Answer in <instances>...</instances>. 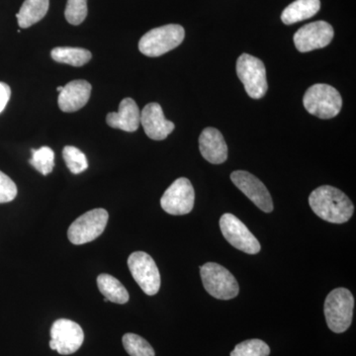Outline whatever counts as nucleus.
Returning a JSON list of instances; mask_svg holds the SVG:
<instances>
[{"label":"nucleus","mask_w":356,"mask_h":356,"mask_svg":"<svg viewBox=\"0 0 356 356\" xmlns=\"http://www.w3.org/2000/svg\"><path fill=\"white\" fill-rule=\"evenodd\" d=\"M63 158L70 172L74 175H79L88 170V163L86 154L77 147L67 146L63 151Z\"/></svg>","instance_id":"393cba45"},{"label":"nucleus","mask_w":356,"mask_h":356,"mask_svg":"<svg viewBox=\"0 0 356 356\" xmlns=\"http://www.w3.org/2000/svg\"><path fill=\"white\" fill-rule=\"evenodd\" d=\"M11 89L6 83H0V113L6 108L10 99Z\"/></svg>","instance_id":"cd10ccee"},{"label":"nucleus","mask_w":356,"mask_h":356,"mask_svg":"<svg viewBox=\"0 0 356 356\" xmlns=\"http://www.w3.org/2000/svg\"><path fill=\"white\" fill-rule=\"evenodd\" d=\"M128 266L134 280L147 295L154 296L161 288V274L153 257L144 252H135L129 257Z\"/></svg>","instance_id":"6e6552de"},{"label":"nucleus","mask_w":356,"mask_h":356,"mask_svg":"<svg viewBox=\"0 0 356 356\" xmlns=\"http://www.w3.org/2000/svg\"><path fill=\"white\" fill-rule=\"evenodd\" d=\"M236 74L250 98L261 99L266 95V70L259 58L243 54L236 60Z\"/></svg>","instance_id":"423d86ee"},{"label":"nucleus","mask_w":356,"mask_h":356,"mask_svg":"<svg viewBox=\"0 0 356 356\" xmlns=\"http://www.w3.org/2000/svg\"><path fill=\"white\" fill-rule=\"evenodd\" d=\"M195 202V192L189 179L180 177L163 193L161 199V208L168 214L181 216L189 214Z\"/></svg>","instance_id":"1a4fd4ad"},{"label":"nucleus","mask_w":356,"mask_h":356,"mask_svg":"<svg viewBox=\"0 0 356 356\" xmlns=\"http://www.w3.org/2000/svg\"><path fill=\"white\" fill-rule=\"evenodd\" d=\"M309 204L318 217L332 224H343L353 217L355 206L343 191L324 185L310 194Z\"/></svg>","instance_id":"f257e3e1"},{"label":"nucleus","mask_w":356,"mask_h":356,"mask_svg":"<svg viewBox=\"0 0 356 356\" xmlns=\"http://www.w3.org/2000/svg\"><path fill=\"white\" fill-rule=\"evenodd\" d=\"M106 122L110 127L125 132H135L140 125V111L132 98H125L119 104L118 112L107 115Z\"/></svg>","instance_id":"f3484780"},{"label":"nucleus","mask_w":356,"mask_h":356,"mask_svg":"<svg viewBox=\"0 0 356 356\" xmlns=\"http://www.w3.org/2000/svg\"><path fill=\"white\" fill-rule=\"evenodd\" d=\"M32 158L29 163L43 175H50L55 166V153L49 147H42L38 149H33Z\"/></svg>","instance_id":"4be33fe9"},{"label":"nucleus","mask_w":356,"mask_h":356,"mask_svg":"<svg viewBox=\"0 0 356 356\" xmlns=\"http://www.w3.org/2000/svg\"><path fill=\"white\" fill-rule=\"evenodd\" d=\"M91 84L83 79L70 81L58 95V107L65 113H72L86 106L90 98Z\"/></svg>","instance_id":"dca6fc26"},{"label":"nucleus","mask_w":356,"mask_h":356,"mask_svg":"<svg viewBox=\"0 0 356 356\" xmlns=\"http://www.w3.org/2000/svg\"><path fill=\"white\" fill-rule=\"evenodd\" d=\"M334 28L325 21H316L300 28L294 35V44L301 53L323 49L334 38Z\"/></svg>","instance_id":"f8f14e48"},{"label":"nucleus","mask_w":356,"mask_h":356,"mask_svg":"<svg viewBox=\"0 0 356 356\" xmlns=\"http://www.w3.org/2000/svg\"><path fill=\"white\" fill-rule=\"evenodd\" d=\"M199 149L203 158L213 165H221L228 159L226 140L215 128L204 129L199 137Z\"/></svg>","instance_id":"2eb2a0df"},{"label":"nucleus","mask_w":356,"mask_h":356,"mask_svg":"<svg viewBox=\"0 0 356 356\" xmlns=\"http://www.w3.org/2000/svg\"><path fill=\"white\" fill-rule=\"evenodd\" d=\"M51 58L60 64H67L72 67H83L91 60L90 51L83 48H70L58 47L51 53Z\"/></svg>","instance_id":"412c9836"},{"label":"nucleus","mask_w":356,"mask_h":356,"mask_svg":"<svg viewBox=\"0 0 356 356\" xmlns=\"http://www.w3.org/2000/svg\"><path fill=\"white\" fill-rule=\"evenodd\" d=\"M303 104L307 111L314 116L332 119L341 112L343 98L339 91L329 84H314L306 91Z\"/></svg>","instance_id":"20e7f679"},{"label":"nucleus","mask_w":356,"mask_h":356,"mask_svg":"<svg viewBox=\"0 0 356 356\" xmlns=\"http://www.w3.org/2000/svg\"><path fill=\"white\" fill-rule=\"evenodd\" d=\"M98 289L104 298L116 304H126L130 295L124 285L117 278L109 274H100L97 277Z\"/></svg>","instance_id":"aec40b11"},{"label":"nucleus","mask_w":356,"mask_h":356,"mask_svg":"<svg viewBox=\"0 0 356 356\" xmlns=\"http://www.w3.org/2000/svg\"><path fill=\"white\" fill-rule=\"evenodd\" d=\"M270 348L268 344L261 339H248L243 343L236 344L231 353V356H268Z\"/></svg>","instance_id":"b1692460"},{"label":"nucleus","mask_w":356,"mask_h":356,"mask_svg":"<svg viewBox=\"0 0 356 356\" xmlns=\"http://www.w3.org/2000/svg\"><path fill=\"white\" fill-rule=\"evenodd\" d=\"M109 214L102 208L84 213L70 225L67 236L74 245H84L96 240L107 226Z\"/></svg>","instance_id":"0eeeda50"},{"label":"nucleus","mask_w":356,"mask_h":356,"mask_svg":"<svg viewBox=\"0 0 356 356\" xmlns=\"http://www.w3.org/2000/svg\"><path fill=\"white\" fill-rule=\"evenodd\" d=\"M355 298L346 288H337L325 298L324 312L327 327L331 331L341 334L353 322Z\"/></svg>","instance_id":"f03ea898"},{"label":"nucleus","mask_w":356,"mask_h":356,"mask_svg":"<svg viewBox=\"0 0 356 356\" xmlns=\"http://www.w3.org/2000/svg\"><path fill=\"white\" fill-rule=\"evenodd\" d=\"M220 229L229 245L248 254L261 252V243L238 217L226 213L220 219Z\"/></svg>","instance_id":"9d476101"},{"label":"nucleus","mask_w":356,"mask_h":356,"mask_svg":"<svg viewBox=\"0 0 356 356\" xmlns=\"http://www.w3.org/2000/svg\"><path fill=\"white\" fill-rule=\"evenodd\" d=\"M17 195V186L6 173L0 172V204L13 201Z\"/></svg>","instance_id":"bb28decb"},{"label":"nucleus","mask_w":356,"mask_h":356,"mask_svg":"<svg viewBox=\"0 0 356 356\" xmlns=\"http://www.w3.org/2000/svg\"><path fill=\"white\" fill-rule=\"evenodd\" d=\"M184 28L168 24L154 28L146 33L139 42V50L147 57L156 58L177 48L184 42Z\"/></svg>","instance_id":"7ed1b4c3"},{"label":"nucleus","mask_w":356,"mask_h":356,"mask_svg":"<svg viewBox=\"0 0 356 356\" xmlns=\"http://www.w3.org/2000/svg\"><path fill=\"white\" fill-rule=\"evenodd\" d=\"M140 124L147 137L154 140H163L175 130V124L168 121L159 103H149L140 112Z\"/></svg>","instance_id":"4468645a"},{"label":"nucleus","mask_w":356,"mask_h":356,"mask_svg":"<svg viewBox=\"0 0 356 356\" xmlns=\"http://www.w3.org/2000/svg\"><path fill=\"white\" fill-rule=\"evenodd\" d=\"M122 341H123L124 348L130 356L156 355L153 346L138 334H131V332L124 334Z\"/></svg>","instance_id":"5701e85b"},{"label":"nucleus","mask_w":356,"mask_h":356,"mask_svg":"<svg viewBox=\"0 0 356 356\" xmlns=\"http://www.w3.org/2000/svg\"><path fill=\"white\" fill-rule=\"evenodd\" d=\"M320 8V0H295L283 10L281 20L284 24L292 25L310 19L318 13Z\"/></svg>","instance_id":"a211bd4d"},{"label":"nucleus","mask_w":356,"mask_h":356,"mask_svg":"<svg viewBox=\"0 0 356 356\" xmlns=\"http://www.w3.org/2000/svg\"><path fill=\"white\" fill-rule=\"evenodd\" d=\"M63 89H64V86H58L57 90L58 91V92H62Z\"/></svg>","instance_id":"c85d7f7f"},{"label":"nucleus","mask_w":356,"mask_h":356,"mask_svg":"<svg viewBox=\"0 0 356 356\" xmlns=\"http://www.w3.org/2000/svg\"><path fill=\"white\" fill-rule=\"evenodd\" d=\"M50 6V0H25L19 13L16 14L21 28H29L46 16Z\"/></svg>","instance_id":"6ab92c4d"},{"label":"nucleus","mask_w":356,"mask_h":356,"mask_svg":"<svg viewBox=\"0 0 356 356\" xmlns=\"http://www.w3.org/2000/svg\"><path fill=\"white\" fill-rule=\"evenodd\" d=\"M200 274L204 288L214 298L231 300L238 296V281L226 267L216 262H207L200 266Z\"/></svg>","instance_id":"39448f33"},{"label":"nucleus","mask_w":356,"mask_h":356,"mask_svg":"<svg viewBox=\"0 0 356 356\" xmlns=\"http://www.w3.org/2000/svg\"><path fill=\"white\" fill-rule=\"evenodd\" d=\"M84 334L81 325L67 318H58L51 325L50 348L60 355H70L83 346Z\"/></svg>","instance_id":"9b49d317"},{"label":"nucleus","mask_w":356,"mask_h":356,"mask_svg":"<svg viewBox=\"0 0 356 356\" xmlns=\"http://www.w3.org/2000/svg\"><path fill=\"white\" fill-rule=\"evenodd\" d=\"M65 16L70 24H81L88 16V0H67Z\"/></svg>","instance_id":"a878e982"},{"label":"nucleus","mask_w":356,"mask_h":356,"mask_svg":"<svg viewBox=\"0 0 356 356\" xmlns=\"http://www.w3.org/2000/svg\"><path fill=\"white\" fill-rule=\"evenodd\" d=\"M233 184L245 194L255 206L266 213L273 211V198L266 185L252 173L236 170L231 175Z\"/></svg>","instance_id":"ddd939ff"}]
</instances>
